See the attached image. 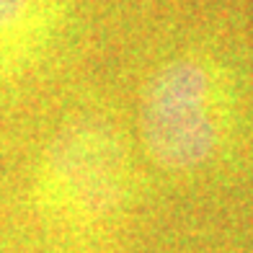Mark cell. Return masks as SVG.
<instances>
[{"label":"cell","instance_id":"obj_2","mask_svg":"<svg viewBox=\"0 0 253 253\" xmlns=\"http://www.w3.org/2000/svg\"><path fill=\"white\" fill-rule=\"evenodd\" d=\"M230 124L225 78L204 60L163 65L140 101V137L147 158L168 173H194L220 153Z\"/></svg>","mask_w":253,"mask_h":253},{"label":"cell","instance_id":"obj_1","mask_svg":"<svg viewBox=\"0 0 253 253\" xmlns=\"http://www.w3.org/2000/svg\"><path fill=\"white\" fill-rule=\"evenodd\" d=\"M31 207L42 227L67 248H93L119 227L132 199V160L106 119L62 124L31 173Z\"/></svg>","mask_w":253,"mask_h":253},{"label":"cell","instance_id":"obj_3","mask_svg":"<svg viewBox=\"0 0 253 253\" xmlns=\"http://www.w3.org/2000/svg\"><path fill=\"white\" fill-rule=\"evenodd\" d=\"M73 0H0V83L34 70L70 13Z\"/></svg>","mask_w":253,"mask_h":253}]
</instances>
